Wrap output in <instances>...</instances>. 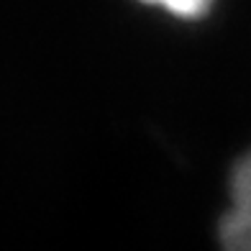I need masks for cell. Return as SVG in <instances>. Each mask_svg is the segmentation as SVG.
<instances>
[{
  "label": "cell",
  "mask_w": 251,
  "mask_h": 251,
  "mask_svg": "<svg viewBox=\"0 0 251 251\" xmlns=\"http://www.w3.org/2000/svg\"><path fill=\"white\" fill-rule=\"evenodd\" d=\"M228 210L218 236L223 251H251V149L238 159L228 179Z\"/></svg>",
  "instance_id": "obj_1"
}]
</instances>
